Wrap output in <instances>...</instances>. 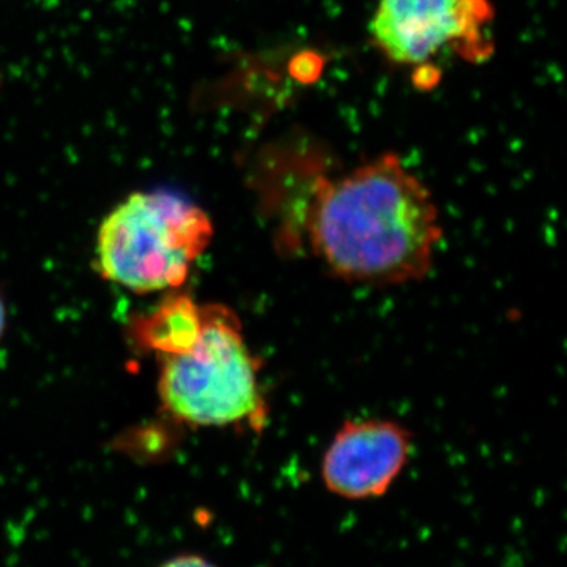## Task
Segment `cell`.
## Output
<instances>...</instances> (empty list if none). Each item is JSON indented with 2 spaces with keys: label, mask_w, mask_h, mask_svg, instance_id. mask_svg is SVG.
Returning <instances> with one entry per match:
<instances>
[{
  "label": "cell",
  "mask_w": 567,
  "mask_h": 567,
  "mask_svg": "<svg viewBox=\"0 0 567 567\" xmlns=\"http://www.w3.org/2000/svg\"><path fill=\"white\" fill-rule=\"evenodd\" d=\"M212 237L210 218L178 194L134 193L100 226L96 259L103 278L133 292L174 290Z\"/></svg>",
  "instance_id": "obj_3"
},
{
  "label": "cell",
  "mask_w": 567,
  "mask_h": 567,
  "mask_svg": "<svg viewBox=\"0 0 567 567\" xmlns=\"http://www.w3.org/2000/svg\"><path fill=\"white\" fill-rule=\"evenodd\" d=\"M3 327H6V311H3V305L0 301V336H2Z\"/></svg>",
  "instance_id": "obj_8"
},
{
  "label": "cell",
  "mask_w": 567,
  "mask_h": 567,
  "mask_svg": "<svg viewBox=\"0 0 567 567\" xmlns=\"http://www.w3.org/2000/svg\"><path fill=\"white\" fill-rule=\"evenodd\" d=\"M412 435L388 420L347 421L322 461V480L331 494L347 499L386 494L409 461Z\"/></svg>",
  "instance_id": "obj_5"
},
{
  "label": "cell",
  "mask_w": 567,
  "mask_h": 567,
  "mask_svg": "<svg viewBox=\"0 0 567 567\" xmlns=\"http://www.w3.org/2000/svg\"><path fill=\"white\" fill-rule=\"evenodd\" d=\"M159 358V395L178 420L203 427L246 424L257 431L267 424L262 363L246 344L240 319L226 306L204 305L194 344Z\"/></svg>",
  "instance_id": "obj_2"
},
{
  "label": "cell",
  "mask_w": 567,
  "mask_h": 567,
  "mask_svg": "<svg viewBox=\"0 0 567 567\" xmlns=\"http://www.w3.org/2000/svg\"><path fill=\"white\" fill-rule=\"evenodd\" d=\"M494 17L491 0H380L371 37L395 65L429 71L445 52L480 63L494 52Z\"/></svg>",
  "instance_id": "obj_4"
},
{
  "label": "cell",
  "mask_w": 567,
  "mask_h": 567,
  "mask_svg": "<svg viewBox=\"0 0 567 567\" xmlns=\"http://www.w3.org/2000/svg\"><path fill=\"white\" fill-rule=\"evenodd\" d=\"M303 234L339 279L399 286L427 276L443 229L424 183L385 153L342 177L317 178Z\"/></svg>",
  "instance_id": "obj_1"
},
{
  "label": "cell",
  "mask_w": 567,
  "mask_h": 567,
  "mask_svg": "<svg viewBox=\"0 0 567 567\" xmlns=\"http://www.w3.org/2000/svg\"><path fill=\"white\" fill-rule=\"evenodd\" d=\"M203 328V306L188 295H171L151 315L140 317L134 324L140 344L163 354L189 349Z\"/></svg>",
  "instance_id": "obj_6"
},
{
  "label": "cell",
  "mask_w": 567,
  "mask_h": 567,
  "mask_svg": "<svg viewBox=\"0 0 567 567\" xmlns=\"http://www.w3.org/2000/svg\"><path fill=\"white\" fill-rule=\"evenodd\" d=\"M159 567H216L212 561H208L207 558L200 557V555L194 554H185L178 555V557H174L167 559L166 563H163Z\"/></svg>",
  "instance_id": "obj_7"
}]
</instances>
